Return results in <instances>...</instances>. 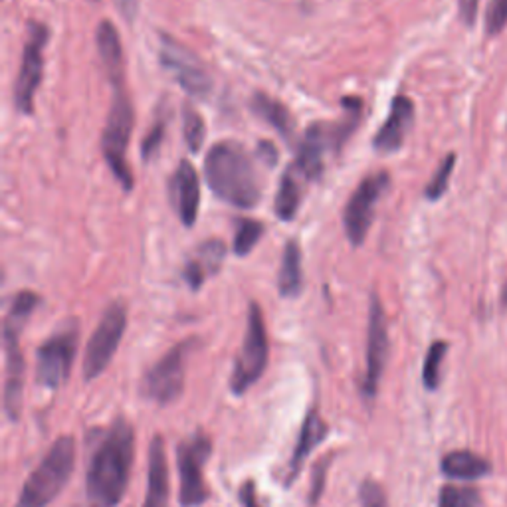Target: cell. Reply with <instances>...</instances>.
Masks as SVG:
<instances>
[{
  "mask_svg": "<svg viewBox=\"0 0 507 507\" xmlns=\"http://www.w3.org/2000/svg\"><path fill=\"white\" fill-rule=\"evenodd\" d=\"M135 432L129 420L115 418L93 448L86 474L88 507H118L131 480Z\"/></svg>",
  "mask_w": 507,
  "mask_h": 507,
  "instance_id": "6da1fadb",
  "label": "cell"
},
{
  "mask_svg": "<svg viewBox=\"0 0 507 507\" xmlns=\"http://www.w3.org/2000/svg\"><path fill=\"white\" fill-rule=\"evenodd\" d=\"M205 177L210 190L230 206L250 210L260 203L256 168L244 147L236 141H220L210 147L205 158Z\"/></svg>",
  "mask_w": 507,
  "mask_h": 507,
  "instance_id": "7a4b0ae2",
  "label": "cell"
},
{
  "mask_svg": "<svg viewBox=\"0 0 507 507\" xmlns=\"http://www.w3.org/2000/svg\"><path fill=\"white\" fill-rule=\"evenodd\" d=\"M40 303V295L34 292H18L14 295L10 310L5 317L3 341H5V412L8 420L16 422L23 412L24 400V357L20 347V335L30 315L34 313Z\"/></svg>",
  "mask_w": 507,
  "mask_h": 507,
  "instance_id": "3957f363",
  "label": "cell"
},
{
  "mask_svg": "<svg viewBox=\"0 0 507 507\" xmlns=\"http://www.w3.org/2000/svg\"><path fill=\"white\" fill-rule=\"evenodd\" d=\"M76 468V440L60 436L32 470L14 507H48L66 488Z\"/></svg>",
  "mask_w": 507,
  "mask_h": 507,
  "instance_id": "277c9868",
  "label": "cell"
},
{
  "mask_svg": "<svg viewBox=\"0 0 507 507\" xmlns=\"http://www.w3.org/2000/svg\"><path fill=\"white\" fill-rule=\"evenodd\" d=\"M133 123L135 113L129 95L125 93V83L123 86H113L108 121H105L101 135V151L110 171L127 193L133 188V173L129 163H127V147H129Z\"/></svg>",
  "mask_w": 507,
  "mask_h": 507,
  "instance_id": "5b68a950",
  "label": "cell"
},
{
  "mask_svg": "<svg viewBox=\"0 0 507 507\" xmlns=\"http://www.w3.org/2000/svg\"><path fill=\"white\" fill-rule=\"evenodd\" d=\"M268 359H270V343H268L266 323H263L260 305L256 301H252L248 308L244 341H242V349L230 375L232 395L242 397L250 387L256 385L263 371H266Z\"/></svg>",
  "mask_w": 507,
  "mask_h": 507,
  "instance_id": "8992f818",
  "label": "cell"
},
{
  "mask_svg": "<svg viewBox=\"0 0 507 507\" xmlns=\"http://www.w3.org/2000/svg\"><path fill=\"white\" fill-rule=\"evenodd\" d=\"M196 340H185L158 359V361L143 375L141 393L155 405L167 407L183 395L187 378V359L193 353Z\"/></svg>",
  "mask_w": 507,
  "mask_h": 507,
  "instance_id": "52a82bcc",
  "label": "cell"
},
{
  "mask_svg": "<svg viewBox=\"0 0 507 507\" xmlns=\"http://www.w3.org/2000/svg\"><path fill=\"white\" fill-rule=\"evenodd\" d=\"M80 327L76 321L63 323L60 330L40 345L36 353V383L48 390H58L66 383L76 361Z\"/></svg>",
  "mask_w": 507,
  "mask_h": 507,
  "instance_id": "ba28073f",
  "label": "cell"
},
{
  "mask_svg": "<svg viewBox=\"0 0 507 507\" xmlns=\"http://www.w3.org/2000/svg\"><path fill=\"white\" fill-rule=\"evenodd\" d=\"M210 452H213V442L203 430H196L177 446L178 480H181L178 502L183 507H200L210 498L203 472Z\"/></svg>",
  "mask_w": 507,
  "mask_h": 507,
  "instance_id": "9c48e42d",
  "label": "cell"
},
{
  "mask_svg": "<svg viewBox=\"0 0 507 507\" xmlns=\"http://www.w3.org/2000/svg\"><path fill=\"white\" fill-rule=\"evenodd\" d=\"M158 60H161V66L171 73L175 81L190 98L205 100L213 91V78L206 72L205 63L200 62L193 50H188L177 38L161 34Z\"/></svg>",
  "mask_w": 507,
  "mask_h": 507,
  "instance_id": "30bf717a",
  "label": "cell"
},
{
  "mask_svg": "<svg viewBox=\"0 0 507 507\" xmlns=\"http://www.w3.org/2000/svg\"><path fill=\"white\" fill-rule=\"evenodd\" d=\"M127 327V310L120 301H113L91 333L86 355H83V378H98L113 361Z\"/></svg>",
  "mask_w": 507,
  "mask_h": 507,
  "instance_id": "8fae6325",
  "label": "cell"
},
{
  "mask_svg": "<svg viewBox=\"0 0 507 507\" xmlns=\"http://www.w3.org/2000/svg\"><path fill=\"white\" fill-rule=\"evenodd\" d=\"M390 177L385 171H378L365 177L361 185L357 187L351 198L347 200L345 210H343V228L345 236L351 242L353 246H361L368 228L373 225L375 218V208L378 205V200L383 198V195L388 190Z\"/></svg>",
  "mask_w": 507,
  "mask_h": 507,
  "instance_id": "7c38bea8",
  "label": "cell"
},
{
  "mask_svg": "<svg viewBox=\"0 0 507 507\" xmlns=\"http://www.w3.org/2000/svg\"><path fill=\"white\" fill-rule=\"evenodd\" d=\"M50 30L40 23L28 24V36L23 52V62H20V72L14 81V108L30 115L34 111L36 91L40 88L42 73H44V46L48 44Z\"/></svg>",
  "mask_w": 507,
  "mask_h": 507,
  "instance_id": "4fadbf2b",
  "label": "cell"
},
{
  "mask_svg": "<svg viewBox=\"0 0 507 507\" xmlns=\"http://www.w3.org/2000/svg\"><path fill=\"white\" fill-rule=\"evenodd\" d=\"M388 359V327L385 308L377 295H371L368 303V325H367V367L363 378V397L373 400L378 393L380 378H383Z\"/></svg>",
  "mask_w": 507,
  "mask_h": 507,
  "instance_id": "5bb4252c",
  "label": "cell"
},
{
  "mask_svg": "<svg viewBox=\"0 0 507 507\" xmlns=\"http://www.w3.org/2000/svg\"><path fill=\"white\" fill-rule=\"evenodd\" d=\"M415 101L407 95H397L390 103L388 118L383 127L377 131L373 147L378 153H395L405 145L408 131L415 125Z\"/></svg>",
  "mask_w": 507,
  "mask_h": 507,
  "instance_id": "9a60e30c",
  "label": "cell"
},
{
  "mask_svg": "<svg viewBox=\"0 0 507 507\" xmlns=\"http://www.w3.org/2000/svg\"><path fill=\"white\" fill-rule=\"evenodd\" d=\"M171 198L177 216L190 228L196 222L200 208V181L195 167L188 161H181L171 178Z\"/></svg>",
  "mask_w": 507,
  "mask_h": 507,
  "instance_id": "2e32d148",
  "label": "cell"
},
{
  "mask_svg": "<svg viewBox=\"0 0 507 507\" xmlns=\"http://www.w3.org/2000/svg\"><path fill=\"white\" fill-rule=\"evenodd\" d=\"M327 435H330V426H327V422L321 418L320 410L311 408L308 412V416H305V420H303L298 442H295V448L292 454L290 466H288V480H285V483L288 485L293 483V480L298 478L301 472L303 462L310 458V454L320 446Z\"/></svg>",
  "mask_w": 507,
  "mask_h": 507,
  "instance_id": "e0dca14e",
  "label": "cell"
},
{
  "mask_svg": "<svg viewBox=\"0 0 507 507\" xmlns=\"http://www.w3.org/2000/svg\"><path fill=\"white\" fill-rule=\"evenodd\" d=\"M143 507H167L168 503V464L163 436L155 435L149 444V472Z\"/></svg>",
  "mask_w": 507,
  "mask_h": 507,
  "instance_id": "ac0fdd59",
  "label": "cell"
},
{
  "mask_svg": "<svg viewBox=\"0 0 507 507\" xmlns=\"http://www.w3.org/2000/svg\"><path fill=\"white\" fill-rule=\"evenodd\" d=\"M330 135L325 131L323 123H313L305 129L298 158H295V171L308 181H317L323 175V155H325V137Z\"/></svg>",
  "mask_w": 507,
  "mask_h": 507,
  "instance_id": "d6986e66",
  "label": "cell"
},
{
  "mask_svg": "<svg viewBox=\"0 0 507 507\" xmlns=\"http://www.w3.org/2000/svg\"><path fill=\"white\" fill-rule=\"evenodd\" d=\"M95 42H98V52L101 63L108 73L111 88L123 86L125 83V60H123V48L120 32L110 20H103L95 32Z\"/></svg>",
  "mask_w": 507,
  "mask_h": 507,
  "instance_id": "ffe728a7",
  "label": "cell"
},
{
  "mask_svg": "<svg viewBox=\"0 0 507 507\" xmlns=\"http://www.w3.org/2000/svg\"><path fill=\"white\" fill-rule=\"evenodd\" d=\"M440 470L450 480L470 482V480L488 478V475L493 472V466L490 464V460H485L470 450H454L442 458Z\"/></svg>",
  "mask_w": 507,
  "mask_h": 507,
  "instance_id": "44dd1931",
  "label": "cell"
},
{
  "mask_svg": "<svg viewBox=\"0 0 507 507\" xmlns=\"http://www.w3.org/2000/svg\"><path fill=\"white\" fill-rule=\"evenodd\" d=\"M278 290L282 298H298L303 290V268H301V250L298 242L290 240L283 248L282 266L278 273Z\"/></svg>",
  "mask_w": 507,
  "mask_h": 507,
  "instance_id": "7402d4cb",
  "label": "cell"
},
{
  "mask_svg": "<svg viewBox=\"0 0 507 507\" xmlns=\"http://www.w3.org/2000/svg\"><path fill=\"white\" fill-rule=\"evenodd\" d=\"M250 108L254 113L260 115L263 121L270 123L282 137H285V139H292L295 123H293L292 113L282 101L270 98V95H266V93H254Z\"/></svg>",
  "mask_w": 507,
  "mask_h": 507,
  "instance_id": "603a6c76",
  "label": "cell"
},
{
  "mask_svg": "<svg viewBox=\"0 0 507 507\" xmlns=\"http://www.w3.org/2000/svg\"><path fill=\"white\" fill-rule=\"evenodd\" d=\"M300 205H301V187L298 178H295L293 168H288V171L282 175L273 210H276V216L280 220L290 222L293 220L295 215H298Z\"/></svg>",
  "mask_w": 507,
  "mask_h": 507,
  "instance_id": "cb8c5ba5",
  "label": "cell"
},
{
  "mask_svg": "<svg viewBox=\"0 0 507 507\" xmlns=\"http://www.w3.org/2000/svg\"><path fill=\"white\" fill-rule=\"evenodd\" d=\"M262 236H263V225L260 220L240 218L236 222L234 242H232L236 256H248V254L256 248Z\"/></svg>",
  "mask_w": 507,
  "mask_h": 507,
  "instance_id": "d4e9b609",
  "label": "cell"
},
{
  "mask_svg": "<svg viewBox=\"0 0 507 507\" xmlns=\"http://www.w3.org/2000/svg\"><path fill=\"white\" fill-rule=\"evenodd\" d=\"M448 353L446 341H435L430 345L425 357V367H422V385L426 390H436L442 378V363Z\"/></svg>",
  "mask_w": 507,
  "mask_h": 507,
  "instance_id": "484cf974",
  "label": "cell"
},
{
  "mask_svg": "<svg viewBox=\"0 0 507 507\" xmlns=\"http://www.w3.org/2000/svg\"><path fill=\"white\" fill-rule=\"evenodd\" d=\"M183 133H185V143L190 151L198 153L203 149L205 133H206L203 115L188 103L183 108Z\"/></svg>",
  "mask_w": 507,
  "mask_h": 507,
  "instance_id": "4316f807",
  "label": "cell"
},
{
  "mask_svg": "<svg viewBox=\"0 0 507 507\" xmlns=\"http://www.w3.org/2000/svg\"><path fill=\"white\" fill-rule=\"evenodd\" d=\"M482 498L478 490L460 488V485H444L438 495V507H480Z\"/></svg>",
  "mask_w": 507,
  "mask_h": 507,
  "instance_id": "83f0119b",
  "label": "cell"
},
{
  "mask_svg": "<svg viewBox=\"0 0 507 507\" xmlns=\"http://www.w3.org/2000/svg\"><path fill=\"white\" fill-rule=\"evenodd\" d=\"M454 165H456V155L454 153L446 155V158H444V161L438 165L436 173L432 175L430 183L425 188V196L428 200H440L442 195L446 193L448 185H450V177L454 173Z\"/></svg>",
  "mask_w": 507,
  "mask_h": 507,
  "instance_id": "f1b7e54d",
  "label": "cell"
},
{
  "mask_svg": "<svg viewBox=\"0 0 507 507\" xmlns=\"http://www.w3.org/2000/svg\"><path fill=\"white\" fill-rule=\"evenodd\" d=\"M343 105H345V111H347L345 118H343V123L340 127H335V129H331V135H333L337 147H341L347 137L353 133V129L359 125V120H361V115H363V101L361 100L345 98Z\"/></svg>",
  "mask_w": 507,
  "mask_h": 507,
  "instance_id": "f546056e",
  "label": "cell"
},
{
  "mask_svg": "<svg viewBox=\"0 0 507 507\" xmlns=\"http://www.w3.org/2000/svg\"><path fill=\"white\" fill-rule=\"evenodd\" d=\"M226 256V246L220 240H208L198 250V263L205 268L206 273H218L222 268V262Z\"/></svg>",
  "mask_w": 507,
  "mask_h": 507,
  "instance_id": "4dcf8cb0",
  "label": "cell"
},
{
  "mask_svg": "<svg viewBox=\"0 0 507 507\" xmlns=\"http://www.w3.org/2000/svg\"><path fill=\"white\" fill-rule=\"evenodd\" d=\"M507 26V0H490L485 10V32L488 36H498Z\"/></svg>",
  "mask_w": 507,
  "mask_h": 507,
  "instance_id": "1f68e13d",
  "label": "cell"
},
{
  "mask_svg": "<svg viewBox=\"0 0 507 507\" xmlns=\"http://www.w3.org/2000/svg\"><path fill=\"white\" fill-rule=\"evenodd\" d=\"M165 131H167V120L158 118L141 143V157L145 161H151V157L158 153V147H161L165 139Z\"/></svg>",
  "mask_w": 507,
  "mask_h": 507,
  "instance_id": "d6a6232c",
  "label": "cell"
},
{
  "mask_svg": "<svg viewBox=\"0 0 507 507\" xmlns=\"http://www.w3.org/2000/svg\"><path fill=\"white\" fill-rule=\"evenodd\" d=\"M359 502L363 507H388L385 490L375 480H365L359 485Z\"/></svg>",
  "mask_w": 507,
  "mask_h": 507,
  "instance_id": "836d02e7",
  "label": "cell"
},
{
  "mask_svg": "<svg viewBox=\"0 0 507 507\" xmlns=\"http://www.w3.org/2000/svg\"><path fill=\"white\" fill-rule=\"evenodd\" d=\"M331 458L325 456L320 464H315L313 468V478H311V490H310V505L315 507L321 500V492H323V482H325V474L327 468H330Z\"/></svg>",
  "mask_w": 507,
  "mask_h": 507,
  "instance_id": "e575fe53",
  "label": "cell"
},
{
  "mask_svg": "<svg viewBox=\"0 0 507 507\" xmlns=\"http://www.w3.org/2000/svg\"><path fill=\"white\" fill-rule=\"evenodd\" d=\"M206 276H208V273L205 272V268L200 266V263H198L196 260L187 262V266H185V270H183V278H185V282L188 283V288H190V290H195V292L200 290V285L205 283Z\"/></svg>",
  "mask_w": 507,
  "mask_h": 507,
  "instance_id": "d590c367",
  "label": "cell"
},
{
  "mask_svg": "<svg viewBox=\"0 0 507 507\" xmlns=\"http://www.w3.org/2000/svg\"><path fill=\"white\" fill-rule=\"evenodd\" d=\"M478 10H480V0H458L460 20L468 28H472L475 18H478Z\"/></svg>",
  "mask_w": 507,
  "mask_h": 507,
  "instance_id": "8d00e7d4",
  "label": "cell"
},
{
  "mask_svg": "<svg viewBox=\"0 0 507 507\" xmlns=\"http://www.w3.org/2000/svg\"><path fill=\"white\" fill-rule=\"evenodd\" d=\"M238 500H240L242 507H260L258 495H256V483H254L252 480L242 483L238 490Z\"/></svg>",
  "mask_w": 507,
  "mask_h": 507,
  "instance_id": "74e56055",
  "label": "cell"
},
{
  "mask_svg": "<svg viewBox=\"0 0 507 507\" xmlns=\"http://www.w3.org/2000/svg\"><path fill=\"white\" fill-rule=\"evenodd\" d=\"M115 3H118L120 13L127 23H133L137 16V10H139V0H115Z\"/></svg>",
  "mask_w": 507,
  "mask_h": 507,
  "instance_id": "f35d334b",
  "label": "cell"
},
{
  "mask_svg": "<svg viewBox=\"0 0 507 507\" xmlns=\"http://www.w3.org/2000/svg\"><path fill=\"white\" fill-rule=\"evenodd\" d=\"M258 155L263 158V161H266V165H273L278 161V151L273 149L272 143H266V141L258 145Z\"/></svg>",
  "mask_w": 507,
  "mask_h": 507,
  "instance_id": "ab89813d",
  "label": "cell"
},
{
  "mask_svg": "<svg viewBox=\"0 0 507 507\" xmlns=\"http://www.w3.org/2000/svg\"><path fill=\"white\" fill-rule=\"evenodd\" d=\"M502 301H503V305L507 308V282H505V285H503V292H502Z\"/></svg>",
  "mask_w": 507,
  "mask_h": 507,
  "instance_id": "60d3db41",
  "label": "cell"
},
{
  "mask_svg": "<svg viewBox=\"0 0 507 507\" xmlns=\"http://www.w3.org/2000/svg\"><path fill=\"white\" fill-rule=\"evenodd\" d=\"M90 3H98V0H90Z\"/></svg>",
  "mask_w": 507,
  "mask_h": 507,
  "instance_id": "b9f144b4",
  "label": "cell"
}]
</instances>
